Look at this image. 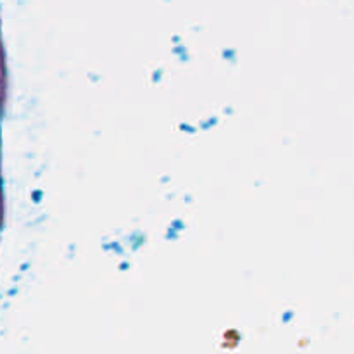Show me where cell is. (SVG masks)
Wrapping results in <instances>:
<instances>
[]
</instances>
